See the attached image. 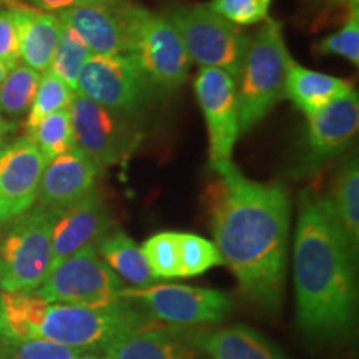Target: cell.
Here are the masks:
<instances>
[{
    "label": "cell",
    "mask_w": 359,
    "mask_h": 359,
    "mask_svg": "<svg viewBox=\"0 0 359 359\" xmlns=\"http://www.w3.org/2000/svg\"><path fill=\"white\" fill-rule=\"evenodd\" d=\"M210 224L223 263L259 308L278 309L283 298L291 205L280 183L246 178L233 163L213 168Z\"/></svg>",
    "instance_id": "cell-1"
},
{
    "label": "cell",
    "mask_w": 359,
    "mask_h": 359,
    "mask_svg": "<svg viewBox=\"0 0 359 359\" xmlns=\"http://www.w3.org/2000/svg\"><path fill=\"white\" fill-rule=\"evenodd\" d=\"M356 257L326 198L304 193L294 238L299 326L323 339L348 336L356 321Z\"/></svg>",
    "instance_id": "cell-2"
},
{
    "label": "cell",
    "mask_w": 359,
    "mask_h": 359,
    "mask_svg": "<svg viewBox=\"0 0 359 359\" xmlns=\"http://www.w3.org/2000/svg\"><path fill=\"white\" fill-rule=\"evenodd\" d=\"M158 326V321L133 299L122 298L98 306L50 303L35 338L82 351H103L123 336Z\"/></svg>",
    "instance_id": "cell-3"
},
{
    "label": "cell",
    "mask_w": 359,
    "mask_h": 359,
    "mask_svg": "<svg viewBox=\"0 0 359 359\" xmlns=\"http://www.w3.org/2000/svg\"><path fill=\"white\" fill-rule=\"evenodd\" d=\"M280 20L268 17L248 40L236 77L240 133L250 132L285 98V82L291 64Z\"/></svg>",
    "instance_id": "cell-4"
},
{
    "label": "cell",
    "mask_w": 359,
    "mask_h": 359,
    "mask_svg": "<svg viewBox=\"0 0 359 359\" xmlns=\"http://www.w3.org/2000/svg\"><path fill=\"white\" fill-rule=\"evenodd\" d=\"M60 210L35 205L8 222L0 238L4 291H35L52 269V231Z\"/></svg>",
    "instance_id": "cell-5"
},
{
    "label": "cell",
    "mask_w": 359,
    "mask_h": 359,
    "mask_svg": "<svg viewBox=\"0 0 359 359\" xmlns=\"http://www.w3.org/2000/svg\"><path fill=\"white\" fill-rule=\"evenodd\" d=\"M165 15L177 29L190 60L200 67L224 70L233 79L238 77L250 40L240 27L206 4L173 7Z\"/></svg>",
    "instance_id": "cell-6"
},
{
    "label": "cell",
    "mask_w": 359,
    "mask_h": 359,
    "mask_svg": "<svg viewBox=\"0 0 359 359\" xmlns=\"http://www.w3.org/2000/svg\"><path fill=\"white\" fill-rule=\"evenodd\" d=\"M125 288V283L98 257L95 245H88L52 266L35 293L50 303L98 306L122 299Z\"/></svg>",
    "instance_id": "cell-7"
},
{
    "label": "cell",
    "mask_w": 359,
    "mask_h": 359,
    "mask_svg": "<svg viewBox=\"0 0 359 359\" xmlns=\"http://www.w3.org/2000/svg\"><path fill=\"white\" fill-rule=\"evenodd\" d=\"M77 92L98 105L135 118L147 109L156 90L130 53H118L90 57L80 72Z\"/></svg>",
    "instance_id": "cell-8"
},
{
    "label": "cell",
    "mask_w": 359,
    "mask_h": 359,
    "mask_svg": "<svg viewBox=\"0 0 359 359\" xmlns=\"http://www.w3.org/2000/svg\"><path fill=\"white\" fill-rule=\"evenodd\" d=\"M148 12L128 0H103L67 8L57 15L62 24L80 35L92 55L110 57L130 53Z\"/></svg>",
    "instance_id": "cell-9"
},
{
    "label": "cell",
    "mask_w": 359,
    "mask_h": 359,
    "mask_svg": "<svg viewBox=\"0 0 359 359\" xmlns=\"http://www.w3.org/2000/svg\"><path fill=\"white\" fill-rule=\"evenodd\" d=\"M75 147L88 155L100 170L127 160L138 142L130 116L98 105L82 93H75L70 107Z\"/></svg>",
    "instance_id": "cell-10"
},
{
    "label": "cell",
    "mask_w": 359,
    "mask_h": 359,
    "mask_svg": "<svg viewBox=\"0 0 359 359\" xmlns=\"http://www.w3.org/2000/svg\"><path fill=\"white\" fill-rule=\"evenodd\" d=\"M122 298L133 299L145 311L175 326L219 323L231 311V299L222 291L183 285H151L148 288H125Z\"/></svg>",
    "instance_id": "cell-11"
},
{
    "label": "cell",
    "mask_w": 359,
    "mask_h": 359,
    "mask_svg": "<svg viewBox=\"0 0 359 359\" xmlns=\"http://www.w3.org/2000/svg\"><path fill=\"white\" fill-rule=\"evenodd\" d=\"M130 55L151 87L160 92L178 90L190 72L191 60L185 45L167 15L147 13L133 40Z\"/></svg>",
    "instance_id": "cell-12"
},
{
    "label": "cell",
    "mask_w": 359,
    "mask_h": 359,
    "mask_svg": "<svg viewBox=\"0 0 359 359\" xmlns=\"http://www.w3.org/2000/svg\"><path fill=\"white\" fill-rule=\"evenodd\" d=\"M195 93L208 130L210 165L218 168L231 163L240 137L236 79L224 70L201 67L195 79Z\"/></svg>",
    "instance_id": "cell-13"
},
{
    "label": "cell",
    "mask_w": 359,
    "mask_h": 359,
    "mask_svg": "<svg viewBox=\"0 0 359 359\" xmlns=\"http://www.w3.org/2000/svg\"><path fill=\"white\" fill-rule=\"evenodd\" d=\"M358 125L359 98L354 90L309 115L298 175H311L339 155L356 135Z\"/></svg>",
    "instance_id": "cell-14"
},
{
    "label": "cell",
    "mask_w": 359,
    "mask_h": 359,
    "mask_svg": "<svg viewBox=\"0 0 359 359\" xmlns=\"http://www.w3.org/2000/svg\"><path fill=\"white\" fill-rule=\"evenodd\" d=\"M47 160L29 137H20L0 150V223H8L37 201Z\"/></svg>",
    "instance_id": "cell-15"
},
{
    "label": "cell",
    "mask_w": 359,
    "mask_h": 359,
    "mask_svg": "<svg viewBox=\"0 0 359 359\" xmlns=\"http://www.w3.org/2000/svg\"><path fill=\"white\" fill-rule=\"evenodd\" d=\"M100 172L95 161L74 147L47 161L35 203L52 210L70 208L97 190Z\"/></svg>",
    "instance_id": "cell-16"
},
{
    "label": "cell",
    "mask_w": 359,
    "mask_h": 359,
    "mask_svg": "<svg viewBox=\"0 0 359 359\" xmlns=\"http://www.w3.org/2000/svg\"><path fill=\"white\" fill-rule=\"evenodd\" d=\"M114 228V219L98 190L70 208L60 210L52 231V266L83 246L97 245Z\"/></svg>",
    "instance_id": "cell-17"
},
{
    "label": "cell",
    "mask_w": 359,
    "mask_h": 359,
    "mask_svg": "<svg viewBox=\"0 0 359 359\" xmlns=\"http://www.w3.org/2000/svg\"><path fill=\"white\" fill-rule=\"evenodd\" d=\"M7 7L12 11L17 25L22 64L39 74L47 72L62 35L58 15L25 4H8Z\"/></svg>",
    "instance_id": "cell-18"
},
{
    "label": "cell",
    "mask_w": 359,
    "mask_h": 359,
    "mask_svg": "<svg viewBox=\"0 0 359 359\" xmlns=\"http://www.w3.org/2000/svg\"><path fill=\"white\" fill-rule=\"evenodd\" d=\"M185 326H158L137 331L103 349L102 359H196L200 351L188 341Z\"/></svg>",
    "instance_id": "cell-19"
},
{
    "label": "cell",
    "mask_w": 359,
    "mask_h": 359,
    "mask_svg": "<svg viewBox=\"0 0 359 359\" xmlns=\"http://www.w3.org/2000/svg\"><path fill=\"white\" fill-rule=\"evenodd\" d=\"M188 341L212 359H288L271 341L248 326L187 330Z\"/></svg>",
    "instance_id": "cell-20"
},
{
    "label": "cell",
    "mask_w": 359,
    "mask_h": 359,
    "mask_svg": "<svg viewBox=\"0 0 359 359\" xmlns=\"http://www.w3.org/2000/svg\"><path fill=\"white\" fill-rule=\"evenodd\" d=\"M353 92V85L346 80L304 69L291 60L285 82V98L294 103L304 115L309 116L323 107L330 105Z\"/></svg>",
    "instance_id": "cell-21"
},
{
    "label": "cell",
    "mask_w": 359,
    "mask_h": 359,
    "mask_svg": "<svg viewBox=\"0 0 359 359\" xmlns=\"http://www.w3.org/2000/svg\"><path fill=\"white\" fill-rule=\"evenodd\" d=\"M95 248L107 266L122 281L132 283L135 288H148L158 281L148 266L140 246L122 230H110Z\"/></svg>",
    "instance_id": "cell-22"
},
{
    "label": "cell",
    "mask_w": 359,
    "mask_h": 359,
    "mask_svg": "<svg viewBox=\"0 0 359 359\" xmlns=\"http://www.w3.org/2000/svg\"><path fill=\"white\" fill-rule=\"evenodd\" d=\"M50 302L35 291H4L0 298V338H35Z\"/></svg>",
    "instance_id": "cell-23"
},
{
    "label": "cell",
    "mask_w": 359,
    "mask_h": 359,
    "mask_svg": "<svg viewBox=\"0 0 359 359\" xmlns=\"http://www.w3.org/2000/svg\"><path fill=\"white\" fill-rule=\"evenodd\" d=\"M336 222L346 235L354 253L359 243V168L358 160H348L336 173L330 198Z\"/></svg>",
    "instance_id": "cell-24"
},
{
    "label": "cell",
    "mask_w": 359,
    "mask_h": 359,
    "mask_svg": "<svg viewBox=\"0 0 359 359\" xmlns=\"http://www.w3.org/2000/svg\"><path fill=\"white\" fill-rule=\"evenodd\" d=\"M39 80V72L24 64H17L8 70L7 77L0 83V115L17 122L20 116L29 114Z\"/></svg>",
    "instance_id": "cell-25"
},
{
    "label": "cell",
    "mask_w": 359,
    "mask_h": 359,
    "mask_svg": "<svg viewBox=\"0 0 359 359\" xmlns=\"http://www.w3.org/2000/svg\"><path fill=\"white\" fill-rule=\"evenodd\" d=\"M75 93H77V90L69 87L64 80L58 79L50 70L42 72L34 102L30 105L29 114H27L25 133L42 122L45 116L69 109Z\"/></svg>",
    "instance_id": "cell-26"
},
{
    "label": "cell",
    "mask_w": 359,
    "mask_h": 359,
    "mask_svg": "<svg viewBox=\"0 0 359 359\" xmlns=\"http://www.w3.org/2000/svg\"><path fill=\"white\" fill-rule=\"evenodd\" d=\"M25 137L35 143L47 161L72 150L75 147V137L69 109L45 116Z\"/></svg>",
    "instance_id": "cell-27"
},
{
    "label": "cell",
    "mask_w": 359,
    "mask_h": 359,
    "mask_svg": "<svg viewBox=\"0 0 359 359\" xmlns=\"http://www.w3.org/2000/svg\"><path fill=\"white\" fill-rule=\"evenodd\" d=\"M90 57H92V52L88 50L80 35L70 27L62 24L60 40H58L57 50L53 53L48 70L55 74L58 79L64 80L69 87L77 90L80 72Z\"/></svg>",
    "instance_id": "cell-28"
},
{
    "label": "cell",
    "mask_w": 359,
    "mask_h": 359,
    "mask_svg": "<svg viewBox=\"0 0 359 359\" xmlns=\"http://www.w3.org/2000/svg\"><path fill=\"white\" fill-rule=\"evenodd\" d=\"M142 251L156 280L182 278L178 233H158L148 238Z\"/></svg>",
    "instance_id": "cell-29"
},
{
    "label": "cell",
    "mask_w": 359,
    "mask_h": 359,
    "mask_svg": "<svg viewBox=\"0 0 359 359\" xmlns=\"http://www.w3.org/2000/svg\"><path fill=\"white\" fill-rule=\"evenodd\" d=\"M178 243L182 278L201 275V273L223 263L222 255L215 243L198 235L178 233Z\"/></svg>",
    "instance_id": "cell-30"
},
{
    "label": "cell",
    "mask_w": 359,
    "mask_h": 359,
    "mask_svg": "<svg viewBox=\"0 0 359 359\" xmlns=\"http://www.w3.org/2000/svg\"><path fill=\"white\" fill-rule=\"evenodd\" d=\"M82 349L42 338H0V359H77Z\"/></svg>",
    "instance_id": "cell-31"
},
{
    "label": "cell",
    "mask_w": 359,
    "mask_h": 359,
    "mask_svg": "<svg viewBox=\"0 0 359 359\" xmlns=\"http://www.w3.org/2000/svg\"><path fill=\"white\" fill-rule=\"evenodd\" d=\"M314 50L321 55H338L351 64H359V8L348 12L344 25L338 32L326 35L314 45Z\"/></svg>",
    "instance_id": "cell-32"
},
{
    "label": "cell",
    "mask_w": 359,
    "mask_h": 359,
    "mask_svg": "<svg viewBox=\"0 0 359 359\" xmlns=\"http://www.w3.org/2000/svg\"><path fill=\"white\" fill-rule=\"evenodd\" d=\"M273 0H212L208 6L236 27L262 24L268 19Z\"/></svg>",
    "instance_id": "cell-33"
},
{
    "label": "cell",
    "mask_w": 359,
    "mask_h": 359,
    "mask_svg": "<svg viewBox=\"0 0 359 359\" xmlns=\"http://www.w3.org/2000/svg\"><path fill=\"white\" fill-rule=\"evenodd\" d=\"M0 64L8 70L20 64L19 35H17L12 11L8 7L0 8Z\"/></svg>",
    "instance_id": "cell-34"
},
{
    "label": "cell",
    "mask_w": 359,
    "mask_h": 359,
    "mask_svg": "<svg viewBox=\"0 0 359 359\" xmlns=\"http://www.w3.org/2000/svg\"><path fill=\"white\" fill-rule=\"evenodd\" d=\"M2 2L6 6H8V4H25V6H32L45 12H62L72 7L103 2V0H2Z\"/></svg>",
    "instance_id": "cell-35"
},
{
    "label": "cell",
    "mask_w": 359,
    "mask_h": 359,
    "mask_svg": "<svg viewBox=\"0 0 359 359\" xmlns=\"http://www.w3.org/2000/svg\"><path fill=\"white\" fill-rule=\"evenodd\" d=\"M17 130V122H11V120L4 118L0 115V150L7 145L8 137Z\"/></svg>",
    "instance_id": "cell-36"
},
{
    "label": "cell",
    "mask_w": 359,
    "mask_h": 359,
    "mask_svg": "<svg viewBox=\"0 0 359 359\" xmlns=\"http://www.w3.org/2000/svg\"><path fill=\"white\" fill-rule=\"evenodd\" d=\"M333 2L339 4L341 7H346L348 12L353 8H359V0H333Z\"/></svg>",
    "instance_id": "cell-37"
},
{
    "label": "cell",
    "mask_w": 359,
    "mask_h": 359,
    "mask_svg": "<svg viewBox=\"0 0 359 359\" xmlns=\"http://www.w3.org/2000/svg\"><path fill=\"white\" fill-rule=\"evenodd\" d=\"M77 359H102L100 356H97V354H93L92 351H87V353H80Z\"/></svg>",
    "instance_id": "cell-38"
},
{
    "label": "cell",
    "mask_w": 359,
    "mask_h": 359,
    "mask_svg": "<svg viewBox=\"0 0 359 359\" xmlns=\"http://www.w3.org/2000/svg\"><path fill=\"white\" fill-rule=\"evenodd\" d=\"M7 74H8L7 67H4L2 64H0V83H2V80L7 77Z\"/></svg>",
    "instance_id": "cell-39"
}]
</instances>
